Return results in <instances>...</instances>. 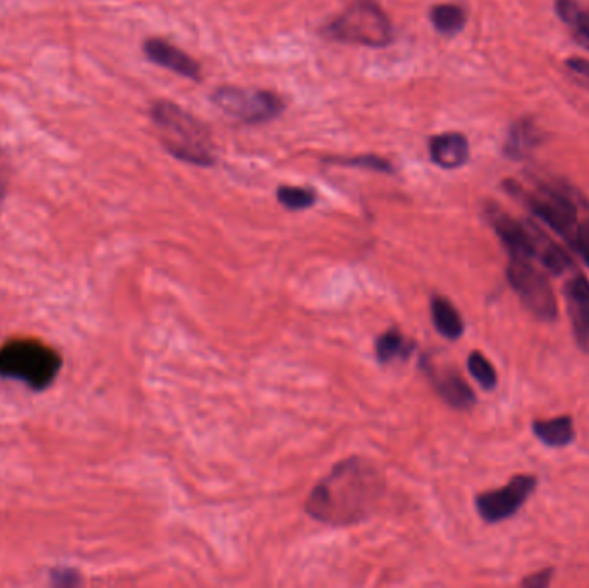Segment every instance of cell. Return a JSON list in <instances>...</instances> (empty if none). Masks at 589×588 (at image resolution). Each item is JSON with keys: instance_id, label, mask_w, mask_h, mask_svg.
<instances>
[{"instance_id": "cell-25", "label": "cell", "mask_w": 589, "mask_h": 588, "mask_svg": "<svg viewBox=\"0 0 589 588\" xmlns=\"http://www.w3.org/2000/svg\"><path fill=\"white\" fill-rule=\"evenodd\" d=\"M553 578V570H543L534 573V575L527 576L522 580V585L527 588H545L550 585Z\"/></svg>"}, {"instance_id": "cell-21", "label": "cell", "mask_w": 589, "mask_h": 588, "mask_svg": "<svg viewBox=\"0 0 589 588\" xmlns=\"http://www.w3.org/2000/svg\"><path fill=\"white\" fill-rule=\"evenodd\" d=\"M467 368L471 373L472 378L484 388V390H493L498 383V375H496L493 364L488 361V357L483 356L481 352H472L469 359H467Z\"/></svg>"}, {"instance_id": "cell-1", "label": "cell", "mask_w": 589, "mask_h": 588, "mask_svg": "<svg viewBox=\"0 0 589 588\" xmlns=\"http://www.w3.org/2000/svg\"><path fill=\"white\" fill-rule=\"evenodd\" d=\"M383 490L378 468L362 457H350L312 488L305 509L314 520L328 525H352L372 513Z\"/></svg>"}, {"instance_id": "cell-10", "label": "cell", "mask_w": 589, "mask_h": 588, "mask_svg": "<svg viewBox=\"0 0 589 588\" xmlns=\"http://www.w3.org/2000/svg\"><path fill=\"white\" fill-rule=\"evenodd\" d=\"M565 304L571 320L572 333L576 344L589 352V280L583 273L572 271L565 283Z\"/></svg>"}, {"instance_id": "cell-4", "label": "cell", "mask_w": 589, "mask_h": 588, "mask_svg": "<svg viewBox=\"0 0 589 588\" xmlns=\"http://www.w3.org/2000/svg\"><path fill=\"white\" fill-rule=\"evenodd\" d=\"M61 366V356L35 338H16L0 347V376L23 382L35 392L50 387Z\"/></svg>"}, {"instance_id": "cell-23", "label": "cell", "mask_w": 589, "mask_h": 588, "mask_svg": "<svg viewBox=\"0 0 589 588\" xmlns=\"http://www.w3.org/2000/svg\"><path fill=\"white\" fill-rule=\"evenodd\" d=\"M569 245L579 254L586 266L589 268V216L581 219V223L577 225L576 232L569 240Z\"/></svg>"}, {"instance_id": "cell-2", "label": "cell", "mask_w": 589, "mask_h": 588, "mask_svg": "<svg viewBox=\"0 0 589 588\" xmlns=\"http://www.w3.org/2000/svg\"><path fill=\"white\" fill-rule=\"evenodd\" d=\"M150 118L161 132L162 145L171 156L193 166H214L212 133L199 118L169 101L154 102Z\"/></svg>"}, {"instance_id": "cell-9", "label": "cell", "mask_w": 589, "mask_h": 588, "mask_svg": "<svg viewBox=\"0 0 589 588\" xmlns=\"http://www.w3.org/2000/svg\"><path fill=\"white\" fill-rule=\"evenodd\" d=\"M486 216L490 219L496 235L502 240L503 247L509 252V257L531 259V261L536 259L533 225H522L521 221L512 218L498 206L488 207Z\"/></svg>"}, {"instance_id": "cell-14", "label": "cell", "mask_w": 589, "mask_h": 588, "mask_svg": "<svg viewBox=\"0 0 589 588\" xmlns=\"http://www.w3.org/2000/svg\"><path fill=\"white\" fill-rule=\"evenodd\" d=\"M533 230L534 238H536V259L543 264V268L548 273L562 276L576 271V264L572 261V257L560 245L555 244L545 232H541L538 226L533 225Z\"/></svg>"}, {"instance_id": "cell-24", "label": "cell", "mask_w": 589, "mask_h": 588, "mask_svg": "<svg viewBox=\"0 0 589 588\" xmlns=\"http://www.w3.org/2000/svg\"><path fill=\"white\" fill-rule=\"evenodd\" d=\"M567 68L571 69L572 75L589 90V61L583 57H572L567 61Z\"/></svg>"}, {"instance_id": "cell-22", "label": "cell", "mask_w": 589, "mask_h": 588, "mask_svg": "<svg viewBox=\"0 0 589 588\" xmlns=\"http://www.w3.org/2000/svg\"><path fill=\"white\" fill-rule=\"evenodd\" d=\"M278 201L290 211H304L316 204V194L309 188L279 187Z\"/></svg>"}, {"instance_id": "cell-8", "label": "cell", "mask_w": 589, "mask_h": 588, "mask_svg": "<svg viewBox=\"0 0 589 588\" xmlns=\"http://www.w3.org/2000/svg\"><path fill=\"white\" fill-rule=\"evenodd\" d=\"M538 478L533 475H517L505 487L476 497V509L486 523H500L514 516L533 494Z\"/></svg>"}, {"instance_id": "cell-12", "label": "cell", "mask_w": 589, "mask_h": 588, "mask_svg": "<svg viewBox=\"0 0 589 588\" xmlns=\"http://www.w3.org/2000/svg\"><path fill=\"white\" fill-rule=\"evenodd\" d=\"M422 368L428 373L434 390L438 392L443 401L447 402L448 406L453 407V409H469V407L476 404L474 390L457 371L433 370V364H429L426 359L422 363Z\"/></svg>"}, {"instance_id": "cell-16", "label": "cell", "mask_w": 589, "mask_h": 588, "mask_svg": "<svg viewBox=\"0 0 589 588\" xmlns=\"http://www.w3.org/2000/svg\"><path fill=\"white\" fill-rule=\"evenodd\" d=\"M431 318H433L434 328L448 340H457L464 335V320L457 311V307L453 306L452 302L445 297H440V295L433 297Z\"/></svg>"}, {"instance_id": "cell-7", "label": "cell", "mask_w": 589, "mask_h": 588, "mask_svg": "<svg viewBox=\"0 0 589 588\" xmlns=\"http://www.w3.org/2000/svg\"><path fill=\"white\" fill-rule=\"evenodd\" d=\"M507 280L529 313L546 323L557 320L558 304L555 292L545 273L536 268L531 259L510 257Z\"/></svg>"}, {"instance_id": "cell-26", "label": "cell", "mask_w": 589, "mask_h": 588, "mask_svg": "<svg viewBox=\"0 0 589 588\" xmlns=\"http://www.w3.org/2000/svg\"><path fill=\"white\" fill-rule=\"evenodd\" d=\"M54 580L57 585H73V583L80 582V578L73 571L64 570L62 573H54Z\"/></svg>"}, {"instance_id": "cell-6", "label": "cell", "mask_w": 589, "mask_h": 588, "mask_svg": "<svg viewBox=\"0 0 589 588\" xmlns=\"http://www.w3.org/2000/svg\"><path fill=\"white\" fill-rule=\"evenodd\" d=\"M211 101L226 116L243 125H262L285 111V102L271 90L224 85L214 90Z\"/></svg>"}, {"instance_id": "cell-3", "label": "cell", "mask_w": 589, "mask_h": 588, "mask_svg": "<svg viewBox=\"0 0 589 588\" xmlns=\"http://www.w3.org/2000/svg\"><path fill=\"white\" fill-rule=\"evenodd\" d=\"M505 187L515 199L529 207L536 218H540L567 242L581 223V211H589V204L583 195L564 182L536 183L533 190L515 182H507Z\"/></svg>"}, {"instance_id": "cell-15", "label": "cell", "mask_w": 589, "mask_h": 588, "mask_svg": "<svg viewBox=\"0 0 589 588\" xmlns=\"http://www.w3.org/2000/svg\"><path fill=\"white\" fill-rule=\"evenodd\" d=\"M533 432L538 440L548 447H565L576 438L574 420L571 416H557L552 420H538L533 423Z\"/></svg>"}, {"instance_id": "cell-20", "label": "cell", "mask_w": 589, "mask_h": 588, "mask_svg": "<svg viewBox=\"0 0 589 588\" xmlns=\"http://www.w3.org/2000/svg\"><path fill=\"white\" fill-rule=\"evenodd\" d=\"M324 163L338 164V166H345V168L371 169V171H378V173H393L395 171L393 164L388 159L374 156V154H364V156L357 157H328V159H324Z\"/></svg>"}, {"instance_id": "cell-5", "label": "cell", "mask_w": 589, "mask_h": 588, "mask_svg": "<svg viewBox=\"0 0 589 588\" xmlns=\"http://www.w3.org/2000/svg\"><path fill=\"white\" fill-rule=\"evenodd\" d=\"M323 33L336 42L366 47H386L393 38L390 18L376 0H354Z\"/></svg>"}, {"instance_id": "cell-11", "label": "cell", "mask_w": 589, "mask_h": 588, "mask_svg": "<svg viewBox=\"0 0 589 588\" xmlns=\"http://www.w3.org/2000/svg\"><path fill=\"white\" fill-rule=\"evenodd\" d=\"M143 52L149 59L150 63L157 64L161 68L169 69L176 75L188 78L192 82H200L202 80V68L200 64L193 59L190 54L181 51L180 47L169 44L162 38H149L143 44Z\"/></svg>"}, {"instance_id": "cell-27", "label": "cell", "mask_w": 589, "mask_h": 588, "mask_svg": "<svg viewBox=\"0 0 589 588\" xmlns=\"http://www.w3.org/2000/svg\"><path fill=\"white\" fill-rule=\"evenodd\" d=\"M4 197H6V178H4V175H2V169H0V207H2Z\"/></svg>"}, {"instance_id": "cell-17", "label": "cell", "mask_w": 589, "mask_h": 588, "mask_svg": "<svg viewBox=\"0 0 589 588\" xmlns=\"http://www.w3.org/2000/svg\"><path fill=\"white\" fill-rule=\"evenodd\" d=\"M414 351H416V344L395 328L379 335L376 340V357L381 364L405 361Z\"/></svg>"}, {"instance_id": "cell-19", "label": "cell", "mask_w": 589, "mask_h": 588, "mask_svg": "<svg viewBox=\"0 0 589 588\" xmlns=\"http://www.w3.org/2000/svg\"><path fill=\"white\" fill-rule=\"evenodd\" d=\"M431 23H433L436 32L443 35H455L462 32L465 23H467V14L464 7L457 4H438L431 9Z\"/></svg>"}, {"instance_id": "cell-18", "label": "cell", "mask_w": 589, "mask_h": 588, "mask_svg": "<svg viewBox=\"0 0 589 588\" xmlns=\"http://www.w3.org/2000/svg\"><path fill=\"white\" fill-rule=\"evenodd\" d=\"M540 132L531 119H521L510 128L509 137L505 142V154L512 159H522L540 142Z\"/></svg>"}, {"instance_id": "cell-13", "label": "cell", "mask_w": 589, "mask_h": 588, "mask_svg": "<svg viewBox=\"0 0 589 588\" xmlns=\"http://www.w3.org/2000/svg\"><path fill=\"white\" fill-rule=\"evenodd\" d=\"M429 156L440 168H460L469 161V140L459 132L441 133L429 140Z\"/></svg>"}, {"instance_id": "cell-28", "label": "cell", "mask_w": 589, "mask_h": 588, "mask_svg": "<svg viewBox=\"0 0 589 588\" xmlns=\"http://www.w3.org/2000/svg\"><path fill=\"white\" fill-rule=\"evenodd\" d=\"M584 47H586V49H588V51H589V44L588 45H584Z\"/></svg>"}]
</instances>
